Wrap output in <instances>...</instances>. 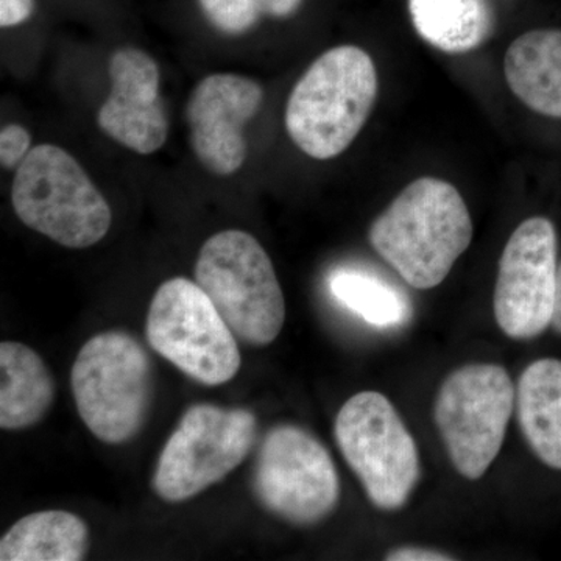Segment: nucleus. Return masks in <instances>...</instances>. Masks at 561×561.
I'll return each mask as SVG.
<instances>
[{"label": "nucleus", "mask_w": 561, "mask_h": 561, "mask_svg": "<svg viewBox=\"0 0 561 561\" xmlns=\"http://www.w3.org/2000/svg\"><path fill=\"white\" fill-rule=\"evenodd\" d=\"M108 72L111 92L99 111V127L136 153L160 150L168 139L169 119L157 61L146 51L124 47L110 58Z\"/></svg>", "instance_id": "nucleus-13"}, {"label": "nucleus", "mask_w": 561, "mask_h": 561, "mask_svg": "<svg viewBox=\"0 0 561 561\" xmlns=\"http://www.w3.org/2000/svg\"><path fill=\"white\" fill-rule=\"evenodd\" d=\"M70 386L88 430L103 443L121 445L135 438L146 423L153 368L147 351L130 334L102 332L80 350Z\"/></svg>", "instance_id": "nucleus-3"}, {"label": "nucleus", "mask_w": 561, "mask_h": 561, "mask_svg": "<svg viewBox=\"0 0 561 561\" xmlns=\"http://www.w3.org/2000/svg\"><path fill=\"white\" fill-rule=\"evenodd\" d=\"M195 283L236 337L254 346L278 337L286 319L283 289L267 251L249 232L221 231L203 243Z\"/></svg>", "instance_id": "nucleus-5"}, {"label": "nucleus", "mask_w": 561, "mask_h": 561, "mask_svg": "<svg viewBox=\"0 0 561 561\" xmlns=\"http://www.w3.org/2000/svg\"><path fill=\"white\" fill-rule=\"evenodd\" d=\"M90 548V529L62 511L24 516L0 540L2 561H79Z\"/></svg>", "instance_id": "nucleus-17"}, {"label": "nucleus", "mask_w": 561, "mask_h": 561, "mask_svg": "<svg viewBox=\"0 0 561 561\" xmlns=\"http://www.w3.org/2000/svg\"><path fill=\"white\" fill-rule=\"evenodd\" d=\"M386 560L389 561H451L456 557L448 556L445 552L434 551V549L424 548H400L387 553Z\"/></svg>", "instance_id": "nucleus-23"}, {"label": "nucleus", "mask_w": 561, "mask_h": 561, "mask_svg": "<svg viewBox=\"0 0 561 561\" xmlns=\"http://www.w3.org/2000/svg\"><path fill=\"white\" fill-rule=\"evenodd\" d=\"M201 5L210 24L228 35H242L260 20L253 0H201Z\"/></svg>", "instance_id": "nucleus-20"}, {"label": "nucleus", "mask_w": 561, "mask_h": 561, "mask_svg": "<svg viewBox=\"0 0 561 561\" xmlns=\"http://www.w3.org/2000/svg\"><path fill=\"white\" fill-rule=\"evenodd\" d=\"M334 434L373 505L404 507L419 483L420 457L393 404L378 391H360L342 405Z\"/></svg>", "instance_id": "nucleus-6"}, {"label": "nucleus", "mask_w": 561, "mask_h": 561, "mask_svg": "<svg viewBox=\"0 0 561 561\" xmlns=\"http://www.w3.org/2000/svg\"><path fill=\"white\" fill-rule=\"evenodd\" d=\"M264 91L249 77L214 73L192 91L187 122L195 157L216 175H231L247 158L243 130L262 105Z\"/></svg>", "instance_id": "nucleus-12"}, {"label": "nucleus", "mask_w": 561, "mask_h": 561, "mask_svg": "<svg viewBox=\"0 0 561 561\" xmlns=\"http://www.w3.org/2000/svg\"><path fill=\"white\" fill-rule=\"evenodd\" d=\"M22 224L68 249H88L110 231L108 202L68 151L50 144L31 150L11 190Z\"/></svg>", "instance_id": "nucleus-4"}, {"label": "nucleus", "mask_w": 561, "mask_h": 561, "mask_svg": "<svg viewBox=\"0 0 561 561\" xmlns=\"http://www.w3.org/2000/svg\"><path fill=\"white\" fill-rule=\"evenodd\" d=\"M147 341L179 370L205 386L231 381L241 368L234 332L195 280H165L147 313Z\"/></svg>", "instance_id": "nucleus-7"}, {"label": "nucleus", "mask_w": 561, "mask_h": 561, "mask_svg": "<svg viewBox=\"0 0 561 561\" xmlns=\"http://www.w3.org/2000/svg\"><path fill=\"white\" fill-rule=\"evenodd\" d=\"M504 72L513 94L527 108L561 119V31H530L513 41Z\"/></svg>", "instance_id": "nucleus-14"}, {"label": "nucleus", "mask_w": 561, "mask_h": 561, "mask_svg": "<svg viewBox=\"0 0 561 561\" xmlns=\"http://www.w3.org/2000/svg\"><path fill=\"white\" fill-rule=\"evenodd\" d=\"M55 400V382L39 354L24 343L0 345V427L18 431L44 419Z\"/></svg>", "instance_id": "nucleus-16"}, {"label": "nucleus", "mask_w": 561, "mask_h": 561, "mask_svg": "<svg viewBox=\"0 0 561 561\" xmlns=\"http://www.w3.org/2000/svg\"><path fill=\"white\" fill-rule=\"evenodd\" d=\"M378 70L367 51L341 46L324 51L295 84L286 128L295 146L331 160L357 138L378 98Z\"/></svg>", "instance_id": "nucleus-2"}, {"label": "nucleus", "mask_w": 561, "mask_h": 561, "mask_svg": "<svg viewBox=\"0 0 561 561\" xmlns=\"http://www.w3.org/2000/svg\"><path fill=\"white\" fill-rule=\"evenodd\" d=\"M557 232L546 217L524 220L502 251L494 317L515 341L537 337L551 324L557 284Z\"/></svg>", "instance_id": "nucleus-11"}, {"label": "nucleus", "mask_w": 561, "mask_h": 561, "mask_svg": "<svg viewBox=\"0 0 561 561\" xmlns=\"http://www.w3.org/2000/svg\"><path fill=\"white\" fill-rule=\"evenodd\" d=\"M368 238L409 286L434 289L470 247V210L451 183L424 176L409 184L373 221Z\"/></svg>", "instance_id": "nucleus-1"}, {"label": "nucleus", "mask_w": 561, "mask_h": 561, "mask_svg": "<svg viewBox=\"0 0 561 561\" xmlns=\"http://www.w3.org/2000/svg\"><path fill=\"white\" fill-rule=\"evenodd\" d=\"M256 431V416L247 409L192 405L162 449L153 490L165 502L197 496L245 460Z\"/></svg>", "instance_id": "nucleus-9"}, {"label": "nucleus", "mask_w": 561, "mask_h": 561, "mask_svg": "<svg viewBox=\"0 0 561 561\" xmlns=\"http://www.w3.org/2000/svg\"><path fill=\"white\" fill-rule=\"evenodd\" d=\"M551 327L561 334V262L557 268L556 301H553Z\"/></svg>", "instance_id": "nucleus-25"}, {"label": "nucleus", "mask_w": 561, "mask_h": 561, "mask_svg": "<svg viewBox=\"0 0 561 561\" xmlns=\"http://www.w3.org/2000/svg\"><path fill=\"white\" fill-rule=\"evenodd\" d=\"M253 490L273 515L295 526H312L330 516L341 482L330 453L311 432L280 424L262 442Z\"/></svg>", "instance_id": "nucleus-10"}, {"label": "nucleus", "mask_w": 561, "mask_h": 561, "mask_svg": "<svg viewBox=\"0 0 561 561\" xmlns=\"http://www.w3.org/2000/svg\"><path fill=\"white\" fill-rule=\"evenodd\" d=\"M516 412L535 456L561 470V362L540 359L524 370L516 387Z\"/></svg>", "instance_id": "nucleus-15"}, {"label": "nucleus", "mask_w": 561, "mask_h": 561, "mask_svg": "<svg viewBox=\"0 0 561 561\" xmlns=\"http://www.w3.org/2000/svg\"><path fill=\"white\" fill-rule=\"evenodd\" d=\"M328 284L335 300L373 327H398L411 317L409 298L387 280L364 268H337L331 273Z\"/></svg>", "instance_id": "nucleus-19"}, {"label": "nucleus", "mask_w": 561, "mask_h": 561, "mask_svg": "<svg viewBox=\"0 0 561 561\" xmlns=\"http://www.w3.org/2000/svg\"><path fill=\"white\" fill-rule=\"evenodd\" d=\"M31 133L21 125H7L0 131V161L5 169H18L31 153Z\"/></svg>", "instance_id": "nucleus-21"}, {"label": "nucleus", "mask_w": 561, "mask_h": 561, "mask_svg": "<svg viewBox=\"0 0 561 561\" xmlns=\"http://www.w3.org/2000/svg\"><path fill=\"white\" fill-rule=\"evenodd\" d=\"M33 0H0V25L13 27L31 18Z\"/></svg>", "instance_id": "nucleus-22"}, {"label": "nucleus", "mask_w": 561, "mask_h": 561, "mask_svg": "<svg viewBox=\"0 0 561 561\" xmlns=\"http://www.w3.org/2000/svg\"><path fill=\"white\" fill-rule=\"evenodd\" d=\"M416 33L445 54H467L482 46L493 32L486 0H409Z\"/></svg>", "instance_id": "nucleus-18"}, {"label": "nucleus", "mask_w": 561, "mask_h": 561, "mask_svg": "<svg viewBox=\"0 0 561 561\" xmlns=\"http://www.w3.org/2000/svg\"><path fill=\"white\" fill-rule=\"evenodd\" d=\"M515 402V386L500 365H465L442 383L435 424L465 479L478 481L496 460Z\"/></svg>", "instance_id": "nucleus-8"}, {"label": "nucleus", "mask_w": 561, "mask_h": 561, "mask_svg": "<svg viewBox=\"0 0 561 561\" xmlns=\"http://www.w3.org/2000/svg\"><path fill=\"white\" fill-rule=\"evenodd\" d=\"M302 0H253L257 16L287 18L301 5Z\"/></svg>", "instance_id": "nucleus-24"}]
</instances>
